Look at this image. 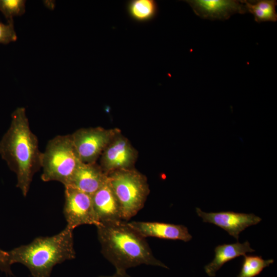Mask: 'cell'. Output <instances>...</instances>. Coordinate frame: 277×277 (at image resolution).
<instances>
[{
  "label": "cell",
  "mask_w": 277,
  "mask_h": 277,
  "mask_svg": "<svg viewBox=\"0 0 277 277\" xmlns=\"http://www.w3.org/2000/svg\"><path fill=\"white\" fill-rule=\"evenodd\" d=\"M7 251L0 249V270L10 275H12Z\"/></svg>",
  "instance_id": "20"
},
{
  "label": "cell",
  "mask_w": 277,
  "mask_h": 277,
  "mask_svg": "<svg viewBox=\"0 0 277 277\" xmlns=\"http://www.w3.org/2000/svg\"><path fill=\"white\" fill-rule=\"evenodd\" d=\"M127 224L142 237L181 240L187 242L192 236L187 227L182 225L143 221L127 222Z\"/></svg>",
  "instance_id": "11"
},
{
  "label": "cell",
  "mask_w": 277,
  "mask_h": 277,
  "mask_svg": "<svg viewBox=\"0 0 277 277\" xmlns=\"http://www.w3.org/2000/svg\"><path fill=\"white\" fill-rule=\"evenodd\" d=\"M273 262V259L265 260L261 256L245 254L237 277H255Z\"/></svg>",
  "instance_id": "17"
},
{
  "label": "cell",
  "mask_w": 277,
  "mask_h": 277,
  "mask_svg": "<svg viewBox=\"0 0 277 277\" xmlns=\"http://www.w3.org/2000/svg\"><path fill=\"white\" fill-rule=\"evenodd\" d=\"M98 277H131L126 272L125 273H118L115 272V273L111 275L106 276H100Z\"/></svg>",
  "instance_id": "21"
},
{
  "label": "cell",
  "mask_w": 277,
  "mask_h": 277,
  "mask_svg": "<svg viewBox=\"0 0 277 277\" xmlns=\"http://www.w3.org/2000/svg\"><path fill=\"white\" fill-rule=\"evenodd\" d=\"M81 163L71 134L56 136L48 141L42 152L41 179L44 182L57 181L67 186Z\"/></svg>",
  "instance_id": "4"
},
{
  "label": "cell",
  "mask_w": 277,
  "mask_h": 277,
  "mask_svg": "<svg viewBox=\"0 0 277 277\" xmlns=\"http://www.w3.org/2000/svg\"><path fill=\"white\" fill-rule=\"evenodd\" d=\"M120 132L117 129H106L102 127L81 128L71 134L82 163H95L103 151Z\"/></svg>",
  "instance_id": "6"
},
{
  "label": "cell",
  "mask_w": 277,
  "mask_h": 277,
  "mask_svg": "<svg viewBox=\"0 0 277 277\" xmlns=\"http://www.w3.org/2000/svg\"><path fill=\"white\" fill-rule=\"evenodd\" d=\"M8 22L7 24L0 23V44H7L17 39L13 21Z\"/></svg>",
  "instance_id": "19"
},
{
  "label": "cell",
  "mask_w": 277,
  "mask_h": 277,
  "mask_svg": "<svg viewBox=\"0 0 277 277\" xmlns=\"http://www.w3.org/2000/svg\"><path fill=\"white\" fill-rule=\"evenodd\" d=\"M107 178V175L96 162H82L68 185L92 196L106 182Z\"/></svg>",
  "instance_id": "13"
},
{
  "label": "cell",
  "mask_w": 277,
  "mask_h": 277,
  "mask_svg": "<svg viewBox=\"0 0 277 277\" xmlns=\"http://www.w3.org/2000/svg\"><path fill=\"white\" fill-rule=\"evenodd\" d=\"M255 250L250 247V243L246 241L233 244H224L217 246L214 249L213 260L204 267L205 271L209 276L213 277L216 272L226 263L235 258L245 255L247 252H252Z\"/></svg>",
  "instance_id": "14"
},
{
  "label": "cell",
  "mask_w": 277,
  "mask_h": 277,
  "mask_svg": "<svg viewBox=\"0 0 277 277\" xmlns=\"http://www.w3.org/2000/svg\"><path fill=\"white\" fill-rule=\"evenodd\" d=\"M185 2L197 15L204 19L225 20L236 13H246L243 1L189 0Z\"/></svg>",
  "instance_id": "10"
},
{
  "label": "cell",
  "mask_w": 277,
  "mask_h": 277,
  "mask_svg": "<svg viewBox=\"0 0 277 277\" xmlns=\"http://www.w3.org/2000/svg\"><path fill=\"white\" fill-rule=\"evenodd\" d=\"M196 212L204 222L212 223L221 227L238 241L239 234L242 231L262 221L261 217L253 213L233 211L207 213L203 212L199 208H196Z\"/></svg>",
  "instance_id": "9"
},
{
  "label": "cell",
  "mask_w": 277,
  "mask_h": 277,
  "mask_svg": "<svg viewBox=\"0 0 277 277\" xmlns=\"http://www.w3.org/2000/svg\"><path fill=\"white\" fill-rule=\"evenodd\" d=\"M96 227L101 252L116 272L125 273L128 269L142 264L168 268L154 256L145 238L127 222L100 223Z\"/></svg>",
  "instance_id": "2"
},
{
  "label": "cell",
  "mask_w": 277,
  "mask_h": 277,
  "mask_svg": "<svg viewBox=\"0 0 277 277\" xmlns=\"http://www.w3.org/2000/svg\"><path fill=\"white\" fill-rule=\"evenodd\" d=\"M25 4L24 0H0V11L8 21H12L13 17L25 13Z\"/></svg>",
  "instance_id": "18"
},
{
  "label": "cell",
  "mask_w": 277,
  "mask_h": 277,
  "mask_svg": "<svg viewBox=\"0 0 277 277\" xmlns=\"http://www.w3.org/2000/svg\"><path fill=\"white\" fill-rule=\"evenodd\" d=\"M107 176L122 220L128 222L144 207L150 192L147 178L133 168L115 170Z\"/></svg>",
  "instance_id": "5"
},
{
  "label": "cell",
  "mask_w": 277,
  "mask_h": 277,
  "mask_svg": "<svg viewBox=\"0 0 277 277\" xmlns=\"http://www.w3.org/2000/svg\"><path fill=\"white\" fill-rule=\"evenodd\" d=\"M63 213L66 227L74 230L83 225L100 224L94 210L92 196L71 186H65Z\"/></svg>",
  "instance_id": "7"
},
{
  "label": "cell",
  "mask_w": 277,
  "mask_h": 277,
  "mask_svg": "<svg viewBox=\"0 0 277 277\" xmlns=\"http://www.w3.org/2000/svg\"><path fill=\"white\" fill-rule=\"evenodd\" d=\"M100 167L107 175L118 170L132 168L137 153L127 138L119 132L101 155Z\"/></svg>",
  "instance_id": "8"
},
{
  "label": "cell",
  "mask_w": 277,
  "mask_h": 277,
  "mask_svg": "<svg viewBox=\"0 0 277 277\" xmlns=\"http://www.w3.org/2000/svg\"><path fill=\"white\" fill-rule=\"evenodd\" d=\"M243 3L246 12L253 14L255 22L261 23L265 21H276V1H243Z\"/></svg>",
  "instance_id": "16"
},
{
  "label": "cell",
  "mask_w": 277,
  "mask_h": 277,
  "mask_svg": "<svg viewBox=\"0 0 277 277\" xmlns=\"http://www.w3.org/2000/svg\"><path fill=\"white\" fill-rule=\"evenodd\" d=\"M126 8L130 17L137 23L150 22L158 12V6L154 0L129 1Z\"/></svg>",
  "instance_id": "15"
},
{
  "label": "cell",
  "mask_w": 277,
  "mask_h": 277,
  "mask_svg": "<svg viewBox=\"0 0 277 277\" xmlns=\"http://www.w3.org/2000/svg\"><path fill=\"white\" fill-rule=\"evenodd\" d=\"M42 152L36 136L32 132L24 107L11 114L10 126L0 141V155L16 175V187L26 196L33 177L41 168Z\"/></svg>",
  "instance_id": "1"
},
{
  "label": "cell",
  "mask_w": 277,
  "mask_h": 277,
  "mask_svg": "<svg viewBox=\"0 0 277 277\" xmlns=\"http://www.w3.org/2000/svg\"><path fill=\"white\" fill-rule=\"evenodd\" d=\"M93 205L100 223L123 221L121 208L107 178L92 196Z\"/></svg>",
  "instance_id": "12"
},
{
  "label": "cell",
  "mask_w": 277,
  "mask_h": 277,
  "mask_svg": "<svg viewBox=\"0 0 277 277\" xmlns=\"http://www.w3.org/2000/svg\"><path fill=\"white\" fill-rule=\"evenodd\" d=\"M73 231L66 227L57 234L37 237L7 251L10 264L24 265L32 277H50L55 265L75 259Z\"/></svg>",
  "instance_id": "3"
}]
</instances>
